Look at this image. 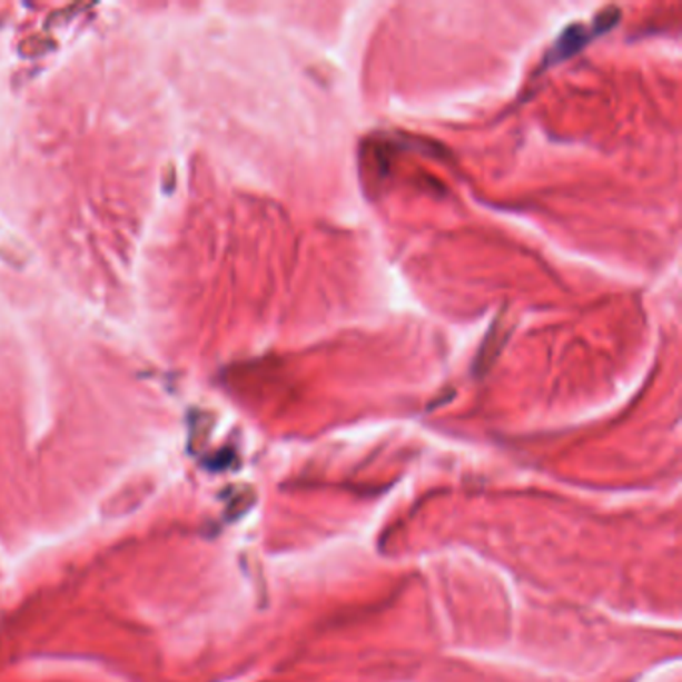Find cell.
<instances>
[{"label":"cell","mask_w":682,"mask_h":682,"mask_svg":"<svg viewBox=\"0 0 682 682\" xmlns=\"http://www.w3.org/2000/svg\"><path fill=\"white\" fill-rule=\"evenodd\" d=\"M621 17V12L616 9H609L601 12L594 19L593 27H584V24H573L564 30L559 40L554 42L553 50L546 59V65H556L563 60L571 59L579 50L584 49L594 37L604 34L606 30L613 29L616 20Z\"/></svg>","instance_id":"cell-1"}]
</instances>
